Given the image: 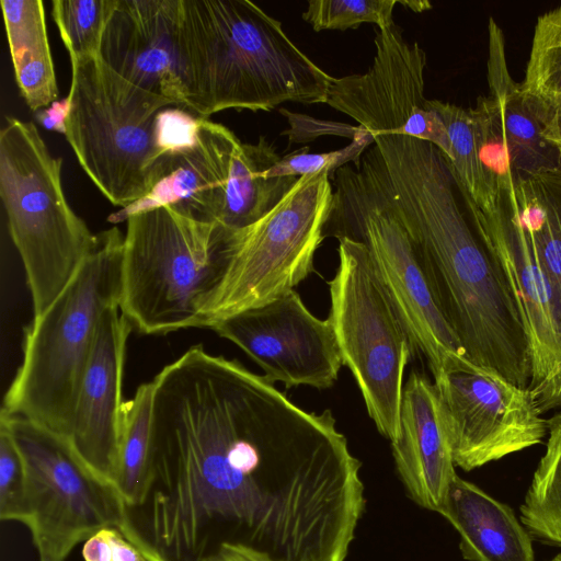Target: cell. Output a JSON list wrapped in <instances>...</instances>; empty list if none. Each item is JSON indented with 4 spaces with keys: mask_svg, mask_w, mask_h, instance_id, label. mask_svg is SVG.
<instances>
[{
    "mask_svg": "<svg viewBox=\"0 0 561 561\" xmlns=\"http://www.w3.org/2000/svg\"><path fill=\"white\" fill-rule=\"evenodd\" d=\"M356 161L410 233L467 358L528 388L527 336L500 266L469 216L446 156L397 134L374 136Z\"/></svg>",
    "mask_w": 561,
    "mask_h": 561,
    "instance_id": "obj_1",
    "label": "cell"
},
{
    "mask_svg": "<svg viewBox=\"0 0 561 561\" xmlns=\"http://www.w3.org/2000/svg\"><path fill=\"white\" fill-rule=\"evenodd\" d=\"M182 108L199 118L234 108L270 112L285 102L324 103L333 77L249 0H180Z\"/></svg>",
    "mask_w": 561,
    "mask_h": 561,
    "instance_id": "obj_2",
    "label": "cell"
},
{
    "mask_svg": "<svg viewBox=\"0 0 561 561\" xmlns=\"http://www.w3.org/2000/svg\"><path fill=\"white\" fill-rule=\"evenodd\" d=\"M123 243L117 227L99 232L68 286L33 318L2 411L67 438L99 322L108 308L119 306Z\"/></svg>",
    "mask_w": 561,
    "mask_h": 561,
    "instance_id": "obj_3",
    "label": "cell"
},
{
    "mask_svg": "<svg viewBox=\"0 0 561 561\" xmlns=\"http://www.w3.org/2000/svg\"><path fill=\"white\" fill-rule=\"evenodd\" d=\"M62 159L32 122L5 117L0 133V196L39 317L68 286L98 241L68 203Z\"/></svg>",
    "mask_w": 561,
    "mask_h": 561,
    "instance_id": "obj_4",
    "label": "cell"
},
{
    "mask_svg": "<svg viewBox=\"0 0 561 561\" xmlns=\"http://www.w3.org/2000/svg\"><path fill=\"white\" fill-rule=\"evenodd\" d=\"M332 173L300 176L259 220L219 226V275L197 302V328H211L239 312L295 289L313 271L333 203Z\"/></svg>",
    "mask_w": 561,
    "mask_h": 561,
    "instance_id": "obj_5",
    "label": "cell"
},
{
    "mask_svg": "<svg viewBox=\"0 0 561 561\" xmlns=\"http://www.w3.org/2000/svg\"><path fill=\"white\" fill-rule=\"evenodd\" d=\"M70 62L66 139L102 195L114 206L128 207L150 190L162 158L154 119L174 104L128 82L100 57Z\"/></svg>",
    "mask_w": 561,
    "mask_h": 561,
    "instance_id": "obj_6",
    "label": "cell"
},
{
    "mask_svg": "<svg viewBox=\"0 0 561 561\" xmlns=\"http://www.w3.org/2000/svg\"><path fill=\"white\" fill-rule=\"evenodd\" d=\"M126 222L122 314L142 334L197 328V302L219 275V225L171 206L131 215Z\"/></svg>",
    "mask_w": 561,
    "mask_h": 561,
    "instance_id": "obj_7",
    "label": "cell"
},
{
    "mask_svg": "<svg viewBox=\"0 0 561 561\" xmlns=\"http://www.w3.org/2000/svg\"><path fill=\"white\" fill-rule=\"evenodd\" d=\"M354 164V163H353ZM333 203L325 236L363 242L414 346L434 377L471 370V363L446 321L421 255L392 207L362 170L345 164L333 172Z\"/></svg>",
    "mask_w": 561,
    "mask_h": 561,
    "instance_id": "obj_8",
    "label": "cell"
},
{
    "mask_svg": "<svg viewBox=\"0 0 561 561\" xmlns=\"http://www.w3.org/2000/svg\"><path fill=\"white\" fill-rule=\"evenodd\" d=\"M337 240L328 318L369 417L391 443L399 433L403 377L415 350L367 247L345 236Z\"/></svg>",
    "mask_w": 561,
    "mask_h": 561,
    "instance_id": "obj_9",
    "label": "cell"
},
{
    "mask_svg": "<svg viewBox=\"0 0 561 561\" xmlns=\"http://www.w3.org/2000/svg\"><path fill=\"white\" fill-rule=\"evenodd\" d=\"M26 468L22 524L38 561H66L72 549L102 528H118L124 502L61 435L1 410Z\"/></svg>",
    "mask_w": 561,
    "mask_h": 561,
    "instance_id": "obj_10",
    "label": "cell"
},
{
    "mask_svg": "<svg viewBox=\"0 0 561 561\" xmlns=\"http://www.w3.org/2000/svg\"><path fill=\"white\" fill-rule=\"evenodd\" d=\"M456 184L517 307L531 359L528 389L541 413L561 409V291L548 273L512 194L497 192L496 205L482 211L457 181Z\"/></svg>",
    "mask_w": 561,
    "mask_h": 561,
    "instance_id": "obj_11",
    "label": "cell"
},
{
    "mask_svg": "<svg viewBox=\"0 0 561 561\" xmlns=\"http://www.w3.org/2000/svg\"><path fill=\"white\" fill-rule=\"evenodd\" d=\"M455 466L482 467L540 444L547 419L528 388L488 368L446 373L434 380Z\"/></svg>",
    "mask_w": 561,
    "mask_h": 561,
    "instance_id": "obj_12",
    "label": "cell"
},
{
    "mask_svg": "<svg viewBox=\"0 0 561 561\" xmlns=\"http://www.w3.org/2000/svg\"><path fill=\"white\" fill-rule=\"evenodd\" d=\"M375 55L364 73L334 78L325 104L356 121L373 136L397 134L435 145L448 160L447 129L424 95L426 54L403 38L400 27L376 30Z\"/></svg>",
    "mask_w": 561,
    "mask_h": 561,
    "instance_id": "obj_13",
    "label": "cell"
},
{
    "mask_svg": "<svg viewBox=\"0 0 561 561\" xmlns=\"http://www.w3.org/2000/svg\"><path fill=\"white\" fill-rule=\"evenodd\" d=\"M210 329L240 347L271 382L279 381L286 389H328L343 365L331 321L316 317L295 289Z\"/></svg>",
    "mask_w": 561,
    "mask_h": 561,
    "instance_id": "obj_14",
    "label": "cell"
},
{
    "mask_svg": "<svg viewBox=\"0 0 561 561\" xmlns=\"http://www.w3.org/2000/svg\"><path fill=\"white\" fill-rule=\"evenodd\" d=\"M133 327L118 306L102 316L67 440L81 460L115 486L123 427L125 351Z\"/></svg>",
    "mask_w": 561,
    "mask_h": 561,
    "instance_id": "obj_15",
    "label": "cell"
},
{
    "mask_svg": "<svg viewBox=\"0 0 561 561\" xmlns=\"http://www.w3.org/2000/svg\"><path fill=\"white\" fill-rule=\"evenodd\" d=\"M179 23L180 0H117L99 57L134 85L183 107Z\"/></svg>",
    "mask_w": 561,
    "mask_h": 561,
    "instance_id": "obj_16",
    "label": "cell"
},
{
    "mask_svg": "<svg viewBox=\"0 0 561 561\" xmlns=\"http://www.w3.org/2000/svg\"><path fill=\"white\" fill-rule=\"evenodd\" d=\"M240 141L227 126L202 119L197 144L163 156L154 168L148 193L112 214L108 221L116 224L138 213L171 206L197 220L218 224Z\"/></svg>",
    "mask_w": 561,
    "mask_h": 561,
    "instance_id": "obj_17",
    "label": "cell"
},
{
    "mask_svg": "<svg viewBox=\"0 0 561 561\" xmlns=\"http://www.w3.org/2000/svg\"><path fill=\"white\" fill-rule=\"evenodd\" d=\"M391 448L410 499L442 514L457 473L435 385L423 374L412 371L403 386L399 433Z\"/></svg>",
    "mask_w": 561,
    "mask_h": 561,
    "instance_id": "obj_18",
    "label": "cell"
},
{
    "mask_svg": "<svg viewBox=\"0 0 561 561\" xmlns=\"http://www.w3.org/2000/svg\"><path fill=\"white\" fill-rule=\"evenodd\" d=\"M442 515L460 535L468 561H534L529 533L513 510L458 474Z\"/></svg>",
    "mask_w": 561,
    "mask_h": 561,
    "instance_id": "obj_19",
    "label": "cell"
},
{
    "mask_svg": "<svg viewBox=\"0 0 561 561\" xmlns=\"http://www.w3.org/2000/svg\"><path fill=\"white\" fill-rule=\"evenodd\" d=\"M488 82L505 135L517 149L531 178L561 164V149L548 141L520 83L513 80L505 57L503 32L489 20Z\"/></svg>",
    "mask_w": 561,
    "mask_h": 561,
    "instance_id": "obj_20",
    "label": "cell"
},
{
    "mask_svg": "<svg viewBox=\"0 0 561 561\" xmlns=\"http://www.w3.org/2000/svg\"><path fill=\"white\" fill-rule=\"evenodd\" d=\"M15 81L34 113L58 98V85L41 0H1Z\"/></svg>",
    "mask_w": 561,
    "mask_h": 561,
    "instance_id": "obj_21",
    "label": "cell"
},
{
    "mask_svg": "<svg viewBox=\"0 0 561 561\" xmlns=\"http://www.w3.org/2000/svg\"><path fill=\"white\" fill-rule=\"evenodd\" d=\"M282 157L265 137L236 148L218 225L241 228L259 220L288 193L299 178L267 179L264 172Z\"/></svg>",
    "mask_w": 561,
    "mask_h": 561,
    "instance_id": "obj_22",
    "label": "cell"
},
{
    "mask_svg": "<svg viewBox=\"0 0 561 561\" xmlns=\"http://www.w3.org/2000/svg\"><path fill=\"white\" fill-rule=\"evenodd\" d=\"M511 194L548 273L561 291V164L527 180Z\"/></svg>",
    "mask_w": 561,
    "mask_h": 561,
    "instance_id": "obj_23",
    "label": "cell"
},
{
    "mask_svg": "<svg viewBox=\"0 0 561 561\" xmlns=\"http://www.w3.org/2000/svg\"><path fill=\"white\" fill-rule=\"evenodd\" d=\"M547 426L546 451L520 505V522L534 538L561 547V409Z\"/></svg>",
    "mask_w": 561,
    "mask_h": 561,
    "instance_id": "obj_24",
    "label": "cell"
},
{
    "mask_svg": "<svg viewBox=\"0 0 561 561\" xmlns=\"http://www.w3.org/2000/svg\"><path fill=\"white\" fill-rule=\"evenodd\" d=\"M153 380L142 383L123 407V427L115 488L124 505L135 504L146 485L151 448Z\"/></svg>",
    "mask_w": 561,
    "mask_h": 561,
    "instance_id": "obj_25",
    "label": "cell"
},
{
    "mask_svg": "<svg viewBox=\"0 0 561 561\" xmlns=\"http://www.w3.org/2000/svg\"><path fill=\"white\" fill-rule=\"evenodd\" d=\"M432 108L444 123L451 145L448 160L455 180L473 203L488 211L496 205V193L480 159L478 136L470 108L440 100H430Z\"/></svg>",
    "mask_w": 561,
    "mask_h": 561,
    "instance_id": "obj_26",
    "label": "cell"
},
{
    "mask_svg": "<svg viewBox=\"0 0 561 561\" xmlns=\"http://www.w3.org/2000/svg\"><path fill=\"white\" fill-rule=\"evenodd\" d=\"M520 87L535 114L561 103V7L537 19Z\"/></svg>",
    "mask_w": 561,
    "mask_h": 561,
    "instance_id": "obj_27",
    "label": "cell"
},
{
    "mask_svg": "<svg viewBox=\"0 0 561 561\" xmlns=\"http://www.w3.org/2000/svg\"><path fill=\"white\" fill-rule=\"evenodd\" d=\"M117 0H55L51 15L70 61L99 57L103 33Z\"/></svg>",
    "mask_w": 561,
    "mask_h": 561,
    "instance_id": "obj_28",
    "label": "cell"
},
{
    "mask_svg": "<svg viewBox=\"0 0 561 561\" xmlns=\"http://www.w3.org/2000/svg\"><path fill=\"white\" fill-rule=\"evenodd\" d=\"M397 0H310L302 19L317 32L324 30L357 28L374 23L378 28L394 23Z\"/></svg>",
    "mask_w": 561,
    "mask_h": 561,
    "instance_id": "obj_29",
    "label": "cell"
},
{
    "mask_svg": "<svg viewBox=\"0 0 561 561\" xmlns=\"http://www.w3.org/2000/svg\"><path fill=\"white\" fill-rule=\"evenodd\" d=\"M374 136L360 126L356 128L350 145L339 150L309 153L308 148L282 157L264 172L267 179L314 174L324 170L333 173L341 167L356 162L368 147L374 144Z\"/></svg>",
    "mask_w": 561,
    "mask_h": 561,
    "instance_id": "obj_30",
    "label": "cell"
},
{
    "mask_svg": "<svg viewBox=\"0 0 561 561\" xmlns=\"http://www.w3.org/2000/svg\"><path fill=\"white\" fill-rule=\"evenodd\" d=\"M26 491L23 456L8 426L0 421V518L22 522Z\"/></svg>",
    "mask_w": 561,
    "mask_h": 561,
    "instance_id": "obj_31",
    "label": "cell"
},
{
    "mask_svg": "<svg viewBox=\"0 0 561 561\" xmlns=\"http://www.w3.org/2000/svg\"><path fill=\"white\" fill-rule=\"evenodd\" d=\"M203 118L182 107H164L154 119V141L161 157L193 148Z\"/></svg>",
    "mask_w": 561,
    "mask_h": 561,
    "instance_id": "obj_32",
    "label": "cell"
},
{
    "mask_svg": "<svg viewBox=\"0 0 561 561\" xmlns=\"http://www.w3.org/2000/svg\"><path fill=\"white\" fill-rule=\"evenodd\" d=\"M84 561H147L116 527L102 528L84 541Z\"/></svg>",
    "mask_w": 561,
    "mask_h": 561,
    "instance_id": "obj_33",
    "label": "cell"
},
{
    "mask_svg": "<svg viewBox=\"0 0 561 561\" xmlns=\"http://www.w3.org/2000/svg\"><path fill=\"white\" fill-rule=\"evenodd\" d=\"M68 110L69 101L65 98L36 112V119L46 129L65 135Z\"/></svg>",
    "mask_w": 561,
    "mask_h": 561,
    "instance_id": "obj_34",
    "label": "cell"
},
{
    "mask_svg": "<svg viewBox=\"0 0 561 561\" xmlns=\"http://www.w3.org/2000/svg\"><path fill=\"white\" fill-rule=\"evenodd\" d=\"M204 561H272L267 557L241 545L224 543Z\"/></svg>",
    "mask_w": 561,
    "mask_h": 561,
    "instance_id": "obj_35",
    "label": "cell"
},
{
    "mask_svg": "<svg viewBox=\"0 0 561 561\" xmlns=\"http://www.w3.org/2000/svg\"><path fill=\"white\" fill-rule=\"evenodd\" d=\"M545 138L553 145L561 147V121H550L543 125Z\"/></svg>",
    "mask_w": 561,
    "mask_h": 561,
    "instance_id": "obj_36",
    "label": "cell"
},
{
    "mask_svg": "<svg viewBox=\"0 0 561 561\" xmlns=\"http://www.w3.org/2000/svg\"><path fill=\"white\" fill-rule=\"evenodd\" d=\"M536 116L538 117L542 126L550 121H561V103L548 110L536 113Z\"/></svg>",
    "mask_w": 561,
    "mask_h": 561,
    "instance_id": "obj_37",
    "label": "cell"
},
{
    "mask_svg": "<svg viewBox=\"0 0 561 561\" xmlns=\"http://www.w3.org/2000/svg\"><path fill=\"white\" fill-rule=\"evenodd\" d=\"M548 561H561V552L558 553L557 556H554L552 559H550Z\"/></svg>",
    "mask_w": 561,
    "mask_h": 561,
    "instance_id": "obj_38",
    "label": "cell"
}]
</instances>
